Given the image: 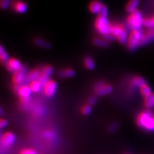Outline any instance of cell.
I'll return each instance as SVG.
<instances>
[{"label":"cell","mask_w":154,"mask_h":154,"mask_svg":"<svg viewBox=\"0 0 154 154\" xmlns=\"http://www.w3.org/2000/svg\"><path fill=\"white\" fill-rule=\"evenodd\" d=\"M34 43L37 44V46H38L40 47H43V48H44V49H49L51 46L50 44L48 42L44 41L42 39H41V38H36V39H35Z\"/></svg>","instance_id":"obj_25"},{"label":"cell","mask_w":154,"mask_h":154,"mask_svg":"<svg viewBox=\"0 0 154 154\" xmlns=\"http://www.w3.org/2000/svg\"><path fill=\"white\" fill-rule=\"evenodd\" d=\"M49 80V79L48 77H46V76H44V75L41 74V75H40V78H39L38 81L41 84V85L43 86V85H44Z\"/></svg>","instance_id":"obj_34"},{"label":"cell","mask_w":154,"mask_h":154,"mask_svg":"<svg viewBox=\"0 0 154 154\" xmlns=\"http://www.w3.org/2000/svg\"><path fill=\"white\" fill-rule=\"evenodd\" d=\"M144 106L148 109H151L154 106V94L151 93L150 95L145 97Z\"/></svg>","instance_id":"obj_21"},{"label":"cell","mask_w":154,"mask_h":154,"mask_svg":"<svg viewBox=\"0 0 154 154\" xmlns=\"http://www.w3.org/2000/svg\"><path fill=\"white\" fill-rule=\"evenodd\" d=\"M140 91L142 94V95L145 98L150 95L152 92L151 91V88L147 85L142 86L141 88H140Z\"/></svg>","instance_id":"obj_27"},{"label":"cell","mask_w":154,"mask_h":154,"mask_svg":"<svg viewBox=\"0 0 154 154\" xmlns=\"http://www.w3.org/2000/svg\"><path fill=\"white\" fill-rule=\"evenodd\" d=\"M143 20L140 12L137 10L130 14L127 19V23L132 30L140 29L142 25H143Z\"/></svg>","instance_id":"obj_4"},{"label":"cell","mask_w":154,"mask_h":154,"mask_svg":"<svg viewBox=\"0 0 154 154\" xmlns=\"http://www.w3.org/2000/svg\"><path fill=\"white\" fill-rule=\"evenodd\" d=\"M29 86L32 92L34 93L39 92L41 90V89H42V85L38 81H33L30 83Z\"/></svg>","instance_id":"obj_20"},{"label":"cell","mask_w":154,"mask_h":154,"mask_svg":"<svg viewBox=\"0 0 154 154\" xmlns=\"http://www.w3.org/2000/svg\"><path fill=\"white\" fill-rule=\"evenodd\" d=\"M103 3L99 0H92L88 5L89 11L94 14H99Z\"/></svg>","instance_id":"obj_12"},{"label":"cell","mask_w":154,"mask_h":154,"mask_svg":"<svg viewBox=\"0 0 154 154\" xmlns=\"http://www.w3.org/2000/svg\"><path fill=\"white\" fill-rule=\"evenodd\" d=\"M41 74L49 78L54 73V68L51 66H46L42 68Z\"/></svg>","instance_id":"obj_23"},{"label":"cell","mask_w":154,"mask_h":154,"mask_svg":"<svg viewBox=\"0 0 154 154\" xmlns=\"http://www.w3.org/2000/svg\"><path fill=\"white\" fill-rule=\"evenodd\" d=\"M84 64L86 67L90 70H93L95 67V62L94 60L91 57H89L85 58L84 60Z\"/></svg>","instance_id":"obj_24"},{"label":"cell","mask_w":154,"mask_h":154,"mask_svg":"<svg viewBox=\"0 0 154 154\" xmlns=\"http://www.w3.org/2000/svg\"><path fill=\"white\" fill-rule=\"evenodd\" d=\"M42 136L44 139L49 140H54L55 139V133L51 131H45L42 133Z\"/></svg>","instance_id":"obj_28"},{"label":"cell","mask_w":154,"mask_h":154,"mask_svg":"<svg viewBox=\"0 0 154 154\" xmlns=\"http://www.w3.org/2000/svg\"><path fill=\"white\" fill-rule=\"evenodd\" d=\"M93 44L98 47H107L109 46V42L106 41L104 38H94L93 40Z\"/></svg>","instance_id":"obj_22"},{"label":"cell","mask_w":154,"mask_h":154,"mask_svg":"<svg viewBox=\"0 0 154 154\" xmlns=\"http://www.w3.org/2000/svg\"><path fill=\"white\" fill-rule=\"evenodd\" d=\"M123 29V27L122 25H118V24L111 25L110 33H111L116 38H117L118 36L120 33V32L122 31Z\"/></svg>","instance_id":"obj_19"},{"label":"cell","mask_w":154,"mask_h":154,"mask_svg":"<svg viewBox=\"0 0 154 154\" xmlns=\"http://www.w3.org/2000/svg\"><path fill=\"white\" fill-rule=\"evenodd\" d=\"M103 38L107 41V42H109V41H113L114 40H115L116 39V38L111 33H109L108 34H106L105 36H103Z\"/></svg>","instance_id":"obj_33"},{"label":"cell","mask_w":154,"mask_h":154,"mask_svg":"<svg viewBox=\"0 0 154 154\" xmlns=\"http://www.w3.org/2000/svg\"><path fill=\"white\" fill-rule=\"evenodd\" d=\"M118 124L117 123H113L112 125H111L110 128H109V130H110L111 132H114L115 131L118 127Z\"/></svg>","instance_id":"obj_38"},{"label":"cell","mask_w":154,"mask_h":154,"mask_svg":"<svg viewBox=\"0 0 154 154\" xmlns=\"http://www.w3.org/2000/svg\"><path fill=\"white\" fill-rule=\"evenodd\" d=\"M15 139V135L12 132H5L1 136V146L6 149L8 148L13 144Z\"/></svg>","instance_id":"obj_6"},{"label":"cell","mask_w":154,"mask_h":154,"mask_svg":"<svg viewBox=\"0 0 154 154\" xmlns=\"http://www.w3.org/2000/svg\"><path fill=\"white\" fill-rule=\"evenodd\" d=\"M92 110V108H91V106L89 105H84L81 109V111L82 112V114L85 115H88L91 111Z\"/></svg>","instance_id":"obj_32"},{"label":"cell","mask_w":154,"mask_h":154,"mask_svg":"<svg viewBox=\"0 0 154 154\" xmlns=\"http://www.w3.org/2000/svg\"><path fill=\"white\" fill-rule=\"evenodd\" d=\"M8 126V122L4 119H1L0 120V127L1 129L5 128Z\"/></svg>","instance_id":"obj_37"},{"label":"cell","mask_w":154,"mask_h":154,"mask_svg":"<svg viewBox=\"0 0 154 154\" xmlns=\"http://www.w3.org/2000/svg\"><path fill=\"white\" fill-rule=\"evenodd\" d=\"M14 88L21 99L29 98L32 92L29 85H15Z\"/></svg>","instance_id":"obj_10"},{"label":"cell","mask_w":154,"mask_h":154,"mask_svg":"<svg viewBox=\"0 0 154 154\" xmlns=\"http://www.w3.org/2000/svg\"><path fill=\"white\" fill-rule=\"evenodd\" d=\"M136 123L139 127L146 130L154 131V116L149 110L143 111L138 115Z\"/></svg>","instance_id":"obj_1"},{"label":"cell","mask_w":154,"mask_h":154,"mask_svg":"<svg viewBox=\"0 0 154 154\" xmlns=\"http://www.w3.org/2000/svg\"><path fill=\"white\" fill-rule=\"evenodd\" d=\"M0 59L1 61L5 62V64H6L9 60L8 54L2 46L0 47Z\"/></svg>","instance_id":"obj_26"},{"label":"cell","mask_w":154,"mask_h":154,"mask_svg":"<svg viewBox=\"0 0 154 154\" xmlns=\"http://www.w3.org/2000/svg\"><path fill=\"white\" fill-rule=\"evenodd\" d=\"M2 112H3L2 109V108H1V115H2Z\"/></svg>","instance_id":"obj_39"},{"label":"cell","mask_w":154,"mask_h":154,"mask_svg":"<svg viewBox=\"0 0 154 154\" xmlns=\"http://www.w3.org/2000/svg\"><path fill=\"white\" fill-rule=\"evenodd\" d=\"M57 85L55 82L49 79L42 86V90L44 94L48 97H53L55 93Z\"/></svg>","instance_id":"obj_8"},{"label":"cell","mask_w":154,"mask_h":154,"mask_svg":"<svg viewBox=\"0 0 154 154\" xmlns=\"http://www.w3.org/2000/svg\"><path fill=\"white\" fill-rule=\"evenodd\" d=\"M131 85L133 87L141 88L142 86L146 85V82L143 78L140 77H135L132 79Z\"/></svg>","instance_id":"obj_16"},{"label":"cell","mask_w":154,"mask_h":154,"mask_svg":"<svg viewBox=\"0 0 154 154\" xmlns=\"http://www.w3.org/2000/svg\"><path fill=\"white\" fill-rule=\"evenodd\" d=\"M143 35L144 34L141 29L132 30L129 35L127 42V47L129 49L133 51L139 45H141Z\"/></svg>","instance_id":"obj_2"},{"label":"cell","mask_w":154,"mask_h":154,"mask_svg":"<svg viewBox=\"0 0 154 154\" xmlns=\"http://www.w3.org/2000/svg\"><path fill=\"white\" fill-rule=\"evenodd\" d=\"M113 90L112 87L109 85H106L103 82L99 81L95 85V91L97 95L104 96L110 94Z\"/></svg>","instance_id":"obj_5"},{"label":"cell","mask_w":154,"mask_h":154,"mask_svg":"<svg viewBox=\"0 0 154 154\" xmlns=\"http://www.w3.org/2000/svg\"><path fill=\"white\" fill-rule=\"evenodd\" d=\"M41 72L37 69L31 70L26 74L25 81L31 83L33 81H38L41 75Z\"/></svg>","instance_id":"obj_13"},{"label":"cell","mask_w":154,"mask_h":154,"mask_svg":"<svg viewBox=\"0 0 154 154\" xmlns=\"http://www.w3.org/2000/svg\"></svg>","instance_id":"obj_41"},{"label":"cell","mask_w":154,"mask_h":154,"mask_svg":"<svg viewBox=\"0 0 154 154\" xmlns=\"http://www.w3.org/2000/svg\"><path fill=\"white\" fill-rule=\"evenodd\" d=\"M139 3V0H129L126 6V10L128 13H132L137 10Z\"/></svg>","instance_id":"obj_15"},{"label":"cell","mask_w":154,"mask_h":154,"mask_svg":"<svg viewBox=\"0 0 154 154\" xmlns=\"http://www.w3.org/2000/svg\"><path fill=\"white\" fill-rule=\"evenodd\" d=\"M154 40V27L150 29L149 31L146 32V33L144 34L143 39L142 40L141 45L147 44L150 41Z\"/></svg>","instance_id":"obj_14"},{"label":"cell","mask_w":154,"mask_h":154,"mask_svg":"<svg viewBox=\"0 0 154 154\" xmlns=\"http://www.w3.org/2000/svg\"><path fill=\"white\" fill-rule=\"evenodd\" d=\"M12 10L18 14H23L25 13L27 9V5L25 2L21 0H14L13 1L12 5Z\"/></svg>","instance_id":"obj_11"},{"label":"cell","mask_w":154,"mask_h":154,"mask_svg":"<svg viewBox=\"0 0 154 154\" xmlns=\"http://www.w3.org/2000/svg\"><path fill=\"white\" fill-rule=\"evenodd\" d=\"M27 70L25 67H23L21 70L13 73L12 77L13 82L15 85H22L23 82L25 81Z\"/></svg>","instance_id":"obj_7"},{"label":"cell","mask_w":154,"mask_h":154,"mask_svg":"<svg viewBox=\"0 0 154 154\" xmlns=\"http://www.w3.org/2000/svg\"><path fill=\"white\" fill-rule=\"evenodd\" d=\"M97 102V98L95 97H92L89 98L88 100V105L92 106L96 103Z\"/></svg>","instance_id":"obj_36"},{"label":"cell","mask_w":154,"mask_h":154,"mask_svg":"<svg viewBox=\"0 0 154 154\" xmlns=\"http://www.w3.org/2000/svg\"><path fill=\"white\" fill-rule=\"evenodd\" d=\"M129 37V36H128L126 30L123 27V29H122V31L120 32L119 35L118 36L116 39L122 44H127Z\"/></svg>","instance_id":"obj_17"},{"label":"cell","mask_w":154,"mask_h":154,"mask_svg":"<svg viewBox=\"0 0 154 154\" xmlns=\"http://www.w3.org/2000/svg\"><path fill=\"white\" fill-rule=\"evenodd\" d=\"M75 75V72L71 68H65L59 72V76L61 78H71Z\"/></svg>","instance_id":"obj_18"},{"label":"cell","mask_w":154,"mask_h":154,"mask_svg":"<svg viewBox=\"0 0 154 154\" xmlns=\"http://www.w3.org/2000/svg\"><path fill=\"white\" fill-rule=\"evenodd\" d=\"M94 26L97 31L103 36L110 33L111 24H110L107 17L98 15L95 21Z\"/></svg>","instance_id":"obj_3"},{"label":"cell","mask_w":154,"mask_h":154,"mask_svg":"<svg viewBox=\"0 0 154 154\" xmlns=\"http://www.w3.org/2000/svg\"><path fill=\"white\" fill-rule=\"evenodd\" d=\"M153 21H154V17H153Z\"/></svg>","instance_id":"obj_40"},{"label":"cell","mask_w":154,"mask_h":154,"mask_svg":"<svg viewBox=\"0 0 154 154\" xmlns=\"http://www.w3.org/2000/svg\"><path fill=\"white\" fill-rule=\"evenodd\" d=\"M8 70L13 73L21 70L23 67L21 62L16 58H11L5 64Z\"/></svg>","instance_id":"obj_9"},{"label":"cell","mask_w":154,"mask_h":154,"mask_svg":"<svg viewBox=\"0 0 154 154\" xmlns=\"http://www.w3.org/2000/svg\"><path fill=\"white\" fill-rule=\"evenodd\" d=\"M99 16H102V17H108V16H109V10L107 8V6L103 4L102 5V7L101 8V10L100 11V13L99 14H98Z\"/></svg>","instance_id":"obj_31"},{"label":"cell","mask_w":154,"mask_h":154,"mask_svg":"<svg viewBox=\"0 0 154 154\" xmlns=\"http://www.w3.org/2000/svg\"><path fill=\"white\" fill-rule=\"evenodd\" d=\"M143 25L145 27L151 29L154 27V22L153 18H146L143 20Z\"/></svg>","instance_id":"obj_30"},{"label":"cell","mask_w":154,"mask_h":154,"mask_svg":"<svg viewBox=\"0 0 154 154\" xmlns=\"http://www.w3.org/2000/svg\"><path fill=\"white\" fill-rule=\"evenodd\" d=\"M20 154H37L36 152L31 149H23L21 151Z\"/></svg>","instance_id":"obj_35"},{"label":"cell","mask_w":154,"mask_h":154,"mask_svg":"<svg viewBox=\"0 0 154 154\" xmlns=\"http://www.w3.org/2000/svg\"><path fill=\"white\" fill-rule=\"evenodd\" d=\"M13 2L12 0H1L0 1V7L2 10H6Z\"/></svg>","instance_id":"obj_29"}]
</instances>
